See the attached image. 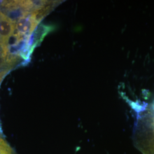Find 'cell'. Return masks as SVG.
Here are the masks:
<instances>
[{
  "label": "cell",
  "instance_id": "1",
  "mask_svg": "<svg viewBox=\"0 0 154 154\" xmlns=\"http://www.w3.org/2000/svg\"><path fill=\"white\" fill-rule=\"evenodd\" d=\"M38 23L32 16V13L21 17L16 23L17 33L22 37H30L38 26Z\"/></svg>",
  "mask_w": 154,
  "mask_h": 154
},
{
  "label": "cell",
  "instance_id": "2",
  "mask_svg": "<svg viewBox=\"0 0 154 154\" xmlns=\"http://www.w3.org/2000/svg\"><path fill=\"white\" fill-rule=\"evenodd\" d=\"M16 23L11 21L0 11V46H5L10 37L14 34Z\"/></svg>",
  "mask_w": 154,
  "mask_h": 154
},
{
  "label": "cell",
  "instance_id": "3",
  "mask_svg": "<svg viewBox=\"0 0 154 154\" xmlns=\"http://www.w3.org/2000/svg\"><path fill=\"white\" fill-rule=\"evenodd\" d=\"M53 29L51 26L40 25L34 31L28 40L27 48L30 54L32 53L34 49L37 46L44 38L47 34Z\"/></svg>",
  "mask_w": 154,
  "mask_h": 154
},
{
  "label": "cell",
  "instance_id": "4",
  "mask_svg": "<svg viewBox=\"0 0 154 154\" xmlns=\"http://www.w3.org/2000/svg\"><path fill=\"white\" fill-rule=\"evenodd\" d=\"M9 70H10L9 68H6V69H5L4 70H2V71L0 72V83L1 82V81H2V79H4V78L7 74V73L9 72Z\"/></svg>",
  "mask_w": 154,
  "mask_h": 154
},
{
  "label": "cell",
  "instance_id": "5",
  "mask_svg": "<svg viewBox=\"0 0 154 154\" xmlns=\"http://www.w3.org/2000/svg\"><path fill=\"white\" fill-rule=\"evenodd\" d=\"M1 137V130H0V138Z\"/></svg>",
  "mask_w": 154,
  "mask_h": 154
}]
</instances>
